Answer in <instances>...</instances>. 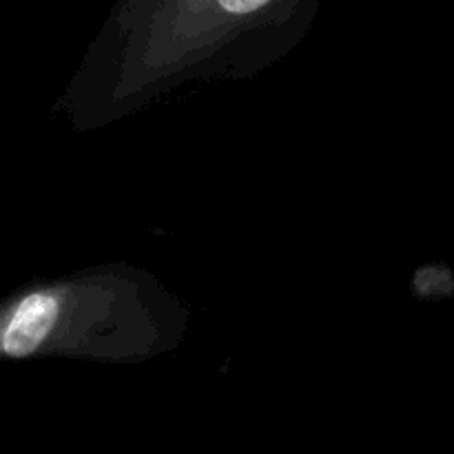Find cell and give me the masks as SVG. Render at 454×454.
<instances>
[{
  "instance_id": "6da1fadb",
  "label": "cell",
  "mask_w": 454,
  "mask_h": 454,
  "mask_svg": "<svg viewBox=\"0 0 454 454\" xmlns=\"http://www.w3.org/2000/svg\"><path fill=\"white\" fill-rule=\"evenodd\" d=\"M58 317V300L49 293L25 297L13 310L3 333V350L9 357H27L34 353L51 331Z\"/></svg>"
},
{
  "instance_id": "7a4b0ae2",
  "label": "cell",
  "mask_w": 454,
  "mask_h": 454,
  "mask_svg": "<svg viewBox=\"0 0 454 454\" xmlns=\"http://www.w3.org/2000/svg\"><path fill=\"white\" fill-rule=\"evenodd\" d=\"M269 0H220L222 7L231 13H248L255 12V9L264 7Z\"/></svg>"
}]
</instances>
